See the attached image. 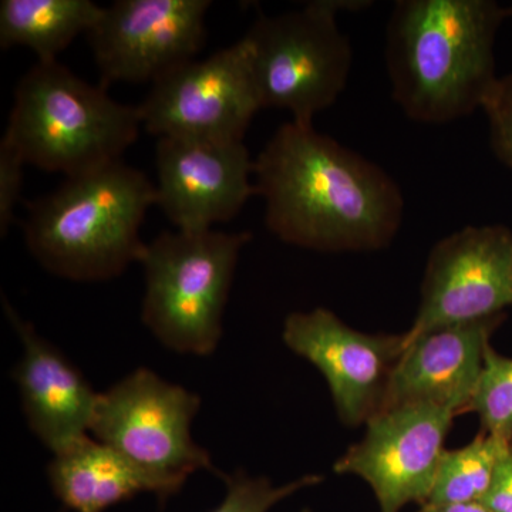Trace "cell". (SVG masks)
<instances>
[{
	"label": "cell",
	"instance_id": "obj_1",
	"mask_svg": "<svg viewBox=\"0 0 512 512\" xmlns=\"http://www.w3.org/2000/svg\"><path fill=\"white\" fill-rule=\"evenodd\" d=\"M254 175L265 225L285 244L377 251L392 244L403 222L396 181L313 124H282L254 161Z\"/></svg>",
	"mask_w": 512,
	"mask_h": 512
},
{
	"label": "cell",
	"instance_id": "obj_2",
	"mask_svg": "<svg viewBox=\"0 0 512 512\" xmlns=\"http://www.w3.org/2000/svg\"><path fill=\"white\" fill-rule=\"evenodd\" d=\"M510 9L493 0H400L387 26L392 97L410 120L444 124L483 109Z\"/></svg>",
	"mask_w": 512,
	"mask_h": 512
},
{
	"label": "cell",
	"instance_id": "obj_3",
	"mask_svg": "<svg viewBox=\"0 0 512 512\" xmlns=\"http://www.w3.org/2000/svg\"><path fill=\"white\" fill-rule=\"evenodd\" d=\"M157 192L143 171L123 160L66 178L28 204L26 245L37 262L74 282L110 281L140 262V229Z\"/></svg>",
	"mask_w": 512,
	"mask_h": 512
},
{
	"label": "cell",
	"instance_id": "obj_4",
	"mask_svg": "<svg viewBox=\"0 0 512 512\" xmlns=\"http://www.w3.org/2000/svg\"><path fill=\"white\" fill-rule=\"evenodd\" d=\"M141 127L137 106L55 60L37 62L19 80L3 137L26 164L70 178L123 160Z\"/></svg>",
	"mask_w": 512,
	"mask_h": 512
},
{
	"label": "cell",
	"instance_id": "obj_5",
	"mask_svg": "<svg viewBox=\"0 0 512 512\" xmlns=\"http://www.w3.org/2000/svg\"><path fill=\"white\" fill-rule=\"evenodd\" d=\"M251 232L165 231L147 244L141 320L164 348L210 356L220 345L225 306Z\"/></svg>",
	"mask_w": 512,
	"mask_h": 512
},
{
	"label": "cell",
	"instance_id": "obj_6",
	"mask_svg": "<svg viewBox=\"0 0 512 512\" xmlns=\"http://www.w3.org/2000/svg\"><path fill=\"white\" fill-rule=\"evenodd\" d=\"M370 2L318 0L282 15H261L244 36L262 109L288 111L292 121L313 124L348 84L353 52L340 32V10Z\"/></svg>",
	"mask_w": 512,
	"mask_h": 512
},
{
	"label": "cell",
	"instance_id": "obj_7",
	"mask_svg": "<svg viewBox=\"0 0 512 512\" xmlns=\"http://www.w3.org/2000/svg\"><path fill=\"white\" fill-rule=\"evenodd\" d=\"M200 409L197 393L140 367L99 393L90 436L143 471L165 500L197 471L215 473L210 453L191 434Z\"/></svg>",
	"mask_w": 512,
	"mask_h": 512
},
{
	"label": "cell",
	"instance_id": "obj_8",
	"mask_svg": "<svg viewBox=\"0 0 512 512\" xmlns=\"http://www.w3.org/2000/svg\"><path fill=\"white\" fill-rule=\"evenodd\" d=\"M137 107L141 126L158 138L244 141L262 109L244 37L171 70Z\"/></svg>",
	"mask_w": 512,
	"mask_h": 512
},
{
	"label": "cell",
	"instance_id": "obj_9",
	"mask_svg": "<svg viewBox=\"0 0 512 512\" xmlns=\"http://www.w3.org/2000/svg\"><path fill=\"white\" fill-rule=\"evenodd\" d=\"M510 306L512 232L504 225L466 227L431 249L407 340L503 315Z\"/></svg>",
	"mask_w": 512,
	"mask_h": 512
},
{
	"label": "cell",
	"instance_id": "obj_10",
	"mask_svg": "<svg viewBox=\"0 0 512 512\" xmlns=\"http://www.w3.org/2000/svg\"><path fill=\"white\" fill-rule=\"evenodd\" d=\"M210 8V0H117L104 8L87 33L101 84H153L195 60Z\"/></svg>",
	"mask_w": 512,
	"mask_h": 512
},
{
	"label": "cell",
	"instance_id": "obj_11",
	"mask_svg": "<svg viewBox=\"0 0 512 512\" xmlns=\"http://www.w3.org/2000/svg\"><path fill=\"white\" fill-rule=\"evenodd\" d=\"M282 339L325 377L339 419L349 427L366 424L380 412L407 349L406 332H359L326 308L291 313Z\"/></svg>",
	"mask_w": 512,
	"mask_h": 512
},
{
	"label": "cell",
	"instance_id": "obj_12",
	"mask_svg": "<svg viewBox=\"0 0 512 512\" xmlns=\"http://www.w3.org/2000/svg\"><path fill=\"white\" fill-rule=\"evenodd\" d=\"M456 417L451 410L427 404L382 410L367 421L363 439L333 464V471L366 481L380 512L424 505Z\"/></svg>",
	"mask_w": 512,
	"mask_h": 512
},
{
	"label": "cell",
	"instance_id": "obj_13",
	"mask_svg": "<svg viewBox=\"0 0 512 512\" xmlns=\"http://www.w3.org/2000/svg\"><path fill=\"white\" fill-rule=\"evenodd\" d=\"M157 205L180 231H208L237 217L256 194L244 141L158 138Z\"/></svg>",
	"mask_w": 512,
	"mask_h": 512
},
{
	"label": "cell",
	"instance_id": "obj_14",
	"mask_svg": "<svg viewBox=\"0 0 512 512\" xmlns=\"http://www.w3.org/2000/svg\"><path fill=\"white\" fill-rule=\"evenodd\" d=\"M23 355L13 369L29 429L52 454L90 436L99 393L83 373L3 301Z\"/></svg>",
	"mask_w": 512,
	"mask_h": 512
},
{
	"label": "cell",
	"instance_id": "obj_15",
	"mask_svg": "<svg viewBox=\"0 0 512 512\" xmlns=\"http://www.w3.org/2000/svg\"><path fill=\"white\" fill-rule=\"evenodd\" d=\"M503 315L447 326L407 340V349L394 370L382 410L427 404L460 416L481 369L484 353Z\"/></svg>",
	"mask_w": 512,
	"mask_h": 512
},
{
	"label": "cell",
	"instance_id": "obj_16",
	"mask_svg": "<svg viewBox=\"0 0 512 512\" xmlns=\"http://www.w3.org/2000/svg\"><path fill=\"white\" fill-rule=\"evenodd\" d=\"M53 493L74 512H104L140 493H154L143 471L92 436L76 441L47 467Z\"/></svg>",
	"mask_w": 512,
	"mask_h": 512
},
{
	"label": "cell",
	"instance_id": "obj_17",
	"mask_svg": "<svg viewBox=\"0 0 512 512\" xmlns=\"http://www.w3.org/2000/svg\"><path fill=\"white\" fill-rule=\"evenodd\" d=\"M103 9L92 0H3L0 46L28 47L37 62H55L77 36L93 29Z\"/></svg>",
	"mask_w": 512,
	"mask_h": 512
},
{
	"label": "cell",
	"instance_id": "obj_18",
	"mask_svg": "<svg viewBox=\"0 0 512 512\" xmlns=\"http://www.w3.org/2000/svg\"><path fill=\"white\" fill-rule=\"evenodd\" d=\"M510 444L481 431L467 446L444 450L433 490L424 505L480 503L490 488L501 454Z\"/></svg>",
	"mask_w": 512,
	"mask_h": 512
},
{
	"label": "cell",
	"instance_id": "obj_19",
	"mask_svg": "<svg viewBox=\"0 0 512 512\" xmlns=\"http://www.w3.org/2000/svg\"><path fill=\"white\" fill-rule=\"evenodd\" d=\"M466 413L480 417L484 433L503 443H512V359L488 345L483 369Z\"/></svg>",
	"mask_w": 512,
	"mask_h": 512
},
{
	"label": "cell",
	"instance_id": "obj_20",
	"mask_svg": "<svg viewBox=\"0 0 512 512\" xmlns=\"http://www.w3.org/2000/svg\"><path fill=\"white\" fill-rule=\"evenodd\" d=\"M221 478H224L227 485V494L222 503L211 512H268L285 498L323 481L319 474H308L276 487L269 478L251 477L244 471H237L229 476L221 474Z\"/></svg>",
	"mask_w": 512,
	"mask_h": 512
},
{
	"label": "cell",
	"instance_id": "obj_21",
	"mask_svg": "<svg viewBox=\"0 0 512 512\" xmlns=\"http://www.w3.org/2000/svg\"><path fill=\"white\" fill-rule=\"evenodd\" d=\"M494 154L512 170V73L498 77L483 109Z\"/></svg>",
	"mask_w": 512,
	"mask_h": 512
},
{
	"label": "cell",
	"instance_id": "obj_22",
	"mask_svg": "<svg viewBox=\"0 0 512 512\" xmlns=\"http://www.w3.org/2000/svg\"><path fill=\"white\" fill-rule=\"evenodd\" d=\"M26 161L18 148L6 137L0 141V234L8 235L15 222L16 205L23 185V167Z\"/></svg>",
	"mask_w": 512,
	"mask_h": 512
},
{
	"label": "cell",
	"instance_id": "obj_23",
	"mask_svg": "<svg viewBox=\"0 0 512 512\" xmlns=\"http://www.w3.org/2000/svg\"><path fill=\"white\" fill-rule=\"evenodd\" d=\"M480 503L490 512H512V444L501 454L493 481Z\"/></svg>",
	"mask_w": 512,
	"mask_h": 512
},
{
	"label": "cell",
	"instance_id": "obj_24",
	"mask_svg": "<svg viewBox=\"0 0 512 512\" xmlns=\"http://www.w3.org/2000/svg\"><path fill=\"white\" fill-rule=\"evenodd\" d=\"M419 512H490L481 503L454 505H423Z\"/></svg>",
	"mask_w": 512,
	"mask_h": 512
},
{
	"label": "cell",
	"instance_id": "obj_25",
	"mask_svg": "<svg viewBox=\"0 0 512 512\" xmlns=\"http://www.w3.org/2000/svg\"><path fill=\"white\" fill-rule=\"evenodd\" d=\"M508 9H510V18L512 16V6H508Z\"/></svg>",
	"mask_w": 512,
	"mask_h": 512
},
{
	"label": "cell",
	"instance_id": "obj_26",
	"mask_svg": "<svg viewBox=\"0 0 512 512\" xmlns=\"http://www.w3.org/2000/svg\"><path fill=\"white\" fill-rule=\"evenodd\" d=\"M303 512H312V511H309V510H305V511H303Z\"/></svg>",
	"mask_w": 512,
	"mask_h": 512
}]
</instances>
